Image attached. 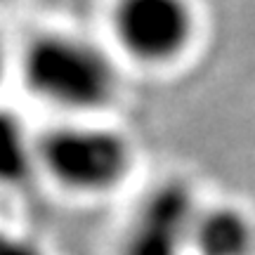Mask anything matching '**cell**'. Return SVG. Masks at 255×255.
<instances>
[{
  "instance_id": "obj_1",
  "label": "cell",
  "mask_w": 255,
  "mask_h": 255,
  "mask_svg": "<svg viewBox=\"0 0 255 255\" xmlns=\"http://www.w3.org/2000/svg\"><path fill=\"white\" fill-rule=\"evenodd\" d=\"M19 73L33 100L76 116L100 114L119 97V71L109 55L66 31L36 33L19 57Z\"/></svg>"
},
{
  "instance_id": "obj_2",
  "label": "cell",
  "mask_w": 255,
  "mask_h": 255,
  "mask_svg": "<svg viewBox=\"0 0 255 255\" xmlns=\"http://www.w3.org/2000/svg\"><path fill=\"white\" fill-rule=\"evenodd\" d=\"M38 170L64 191L102 196L116 191L132 170L135 151L116 128L66 121L36 137Z\"/></svg>"
},
{
  "instance_id": "obj_3",
  "label": "cell",
  "mask_w": 255,
  "mask_h": 255,
  "mask_svg": "<svg viewBox=\"0 0 255 255\" xmlns=\"http://www.w3.org/2000/svg\"><path fill=\"white\" fill-rule=\"evenodd\" d=\"M191 0H114L111 38L130 62L161 69L180 62L196 38Z\"/></svg>"
},
{
  "instance_id": "obj_4",
  "label": "cell",
  "mask_w": 255,
  "mask_h": 255,
  "mask_svg": "<svg viewBox=\"0 0 255 255\" xmlns=\"http://www.w3.org/2000/svg\"><path fill=\"white\" fill-rule=\"evenodd\" d=\"M199 208L187 182L173 177L156 184L137 206L135 218L121 241V255L189 253L191 227Z\"/></svg>"
},
{
  "instance_id": "obj_5",
  "label": "cell",
  "mask_w": 255,
  "mask_h": 255,
  "mask_svg": "<svg viewBox=\"0 0 255 255\" xmlns=\"http://www.w3.org/2000/svg\"><path fill=\"white\" fill-rule=\"evenodd\" d=\"M191 255H253L255 225L251 215L232 203L199 208L189 239Z\"/></svg>"
},
{
  "instance_id": "obj_6",
  "label": "cell",
  "mask_w": 255,
  "mask_h": 255,
  "mask_svg": "<svg viewBox=\"0 0 255 255\" xmlns=\"http://www.w3.org/2000/svg\"><path fill=\"white\" fill-rule=\"evenodd\" d=\"M38 170L36 139L14 111L0 109V184L19 187Z\"/></svg>"
},
{
  "instance_id": "obj_7",
  "label": "cell",
  "mask_w": 255,
  "mask_h": 255,
  "mask_svg": "<svg viewBox=\"0 0 255 255\" xmlns=\"http://www.w3.org/2000/svg\"><path fill=\"white\" fill-rule=\"evenodd\" d=\"M0 255H43L33 244L0 234Z\"/></svg>"
},
{
  "instance_id": "obj_8",
  "label": "cell",
  "mask_w": 255,
  "mask_h": 255,
  "mask_svg": "<svg viewBox=\"0 0 255 255\" xmlns=\"http://www.w3.org/2000/svg\"><path fill=\"white\" fill-rule=\"evenodd\" d=\"M2 71H5V50H2V43H0V78H2Z\"/></svg>"
}]
</instances>
